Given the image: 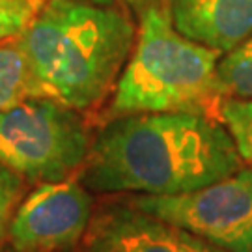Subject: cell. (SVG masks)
Wrapping results in <instances>:
<instances>
[{
    "instance_id": "cell-1",
    "label": "cell",
    "mask_w": 252,
    "mask_h": 252,
    "mask_svg": "<svg viewBox=\"0 0 252 252\" xmlns=\"http://www.w3.org/2000/svg\"><path fill=\"white\" fill-rule=\"evenodd\" d=\"M241 168L226 127L196 112H138L114 118L92 140L81 183L95 192L174 196Z\"/></svg>"
},
{
    "instance_id": "cell-2",
    "label": "cell",
    "mask_w": 252,
    "mask_h": 252,
    "mask_svg": "<svg viewBox=\"0 0 252 252\" xmlns=\"http://www.w3.org/2000/svg\"><path fill=\"white\" fill-rule=\"evenodd\" d=\"M19 39L45 99L86 110L116 84L133 51L135 27L110 4L47 0Z\"/></svg>"
},
{
    "instance_id": "cell-3",
    "label": "cell",
    "mask_w": 252,
    "mask_h": 252,
    "mask_svg": "<svg viewBox=\"0 0 252 252\" xmlns=\"http://www.w3.org/2000/svg\"><path fill=\"white\" fill-rule=\"evenodd\" d=\"M222 53L180 34L168 0L150 2L135 47L116 82L112 112H196L219 120L224 99L217 65Z\"/></svg>"
},
{
    "instance_id": "cell-4",
    "label": "cell",
    "mask_w": 252,
    "mask_h": 252,
    "mask_svg": "<svg viewBox=\"0 0 252 252\" xmlns=\"http://www.w3.org/2000/svg\"><path fill=\"white\" fill-rule=\"evenodd\" d=\"M79 110L37 97L0 110V164L25 181L69 180L90 152Z\"/></svg>"
},
{
    "instance_id": "cell-5",
    "label": "cell",
    "mask_w": 252,
    "mask_h": 252,
    "mask_svg": "<svg viewBox=\"0 0 252 252\" xmlns=\"http://www.w3.org/2000/svg\"><path fill=\"white\" fill-rule=\"evenodd\" d=\"M127 204L228 252H252V168L241 166L232 176L192 192L140 194Z\"/></svg>"
},
{
    "instance_id": "cell-6",
    "label": "cell",
    "mask_w": 252,
    "mask_h": 252,
    "mask_svg": "<svg viewBox=\"0 0 252 252\" xmlns=\"http://www.w3.org/2000/svg\"><path fill=\"white\" fill-rule=\"evenodd\" d=\"M92 222V196L77 180L39 183L11 217L13 252H62L84 239Z\"/></svg>"
},
{
    "instance_id": "cell-7",
    "label": "cell",
    "mask_w": 252,
    "mask_h": 252,
    "mask_svg": "<svg viewBox=\"0 0 252 252\" xmlns=\"http://www.w3.org/2000/svg\"><path fill=\"white\" fill-rule=\"evenodd\" d=\"M82 241L84 252H228L129 204L95 217Z\"/></svg>"
},
{
    "instance_id": "cell-8",
    "label": "cell",
    "mask_w": 252,
    "mask_h": 252,
    "mask_svg": "<svg viewBox=\"0 0 252 252\" xmlns=\"http://www.w3.org/2000/svg\"><path fill=\"white\" fill-rule=\"evenodd\" d=\"M176 30L224 54L252 34V0H168Z\"/></svg>"
},
{
    "instance_id": "cell-9",
    "label": "cell",
    "mask_w": 252,
    "mask_h": 252,
    "mask_svg": "<svg viewBox=\"0 0 252 252\" xmlns=\"http://www.w3.org/2000/svg\"><path fill=\"white\" fill-rule=\"evenodd\" d=\"M45 97L19 36L0 39V110Z\"/></svg>"
},
{
    "instance_id": "cell-10",
    "label": "cell",
    "mask_w": 252,
    "mask_h": 252,
    "mask_svg": "<svg viewBox=\"0 0 252 252\" xmlns=\"http://www.w3.org/2000/svg\"><path fill=\"white\" fill-rule=\"evenodd\" d=\"M217 77L224 97L252 101V34L220 56Z\"/></svg>"
},
{
    "instance_id": "cell-11",
    "label": "cell",
    "mask_w": 252,
    "mask_h": 252,
    "mask_svg": "<svg viewBox=\"0 0 252 252\" xmlns=\"http://www.w3.org/2000/svg\"><path fill=\"white\" fill-rule=\"evenodd\" d=\"M219 122L232 136L239 159L252 168V101L224 97L219 107Z\"/></svg>"
},
{
    "instance_id": "cell-12",
    "label": "cell",
    "mask_w": 252,
    "mask_h": 252,
    "mask_svg": "<svg viewBox=\"0 0 252 252\" xmlns=\"http://www.w3.org/2000/svg\"><path fill=\"white\" fill-rule=\"evenodd\" d=\"M45 2L47 0H0V39L25 32Z\"/></svg>"
},
{
    "instance_id": "cell-13",
    "label": "cell",
    "mask_w": 252,
    "mask_h": 252,
    "mask_svg": "<svg viewBox=\"0 0 252 252\" xmlns=\"http://www.w3.org/2000/svg\"><path fill=\"white\" fill-rule=\"evenodd\" d=\"M23 190L25 180L6 168L4 164H0V249L8 239L9 222L23 200Z\"/></svg>"
},
{
    "instance_id": "cell-14",
    "label": "cell",
    "mask_w": 252,
    "mask_h": 252,
    "mask_svg": "<svg viewBox=\"0 0 252 252\" xmlns=\"http://www.w3.org/2000/svg\"><path fill=\"white\" fill-rule=\"evenodd\" d=\"M92 4H112V2H116V0H88Z\"/></svg>"
}]
</instances>
